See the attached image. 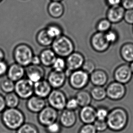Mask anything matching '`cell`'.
Returning a JSON list of instances; mask_svg holds the SVG:
<instances>
[{"label":"cell","instance_id":"cell-1","mask_svg":"<svg viewBox=\"0 0 133 133\" xmlns=\"http://www.w3.org/2000/svg\"><path fill=\"white\" fill-rule=\"evenodd\" d=\"M108 128L114 132L122 131L129 121V115L124 108L116 107L109 111L106 119Z\"/></svg>","mask_w":133,"mask_h":133},{"label":"cell","instance_id":"cell-2","mask_svg":"<svg viewBox=\"0 0 133 133\" xmlns=\"http://www.w3.org/2000/svg\"><path fill=\"white\" fill-rule=\"evenodd\" d=\"M1 121L8 130H16L25 123V116L17 108H6L2 113Z\"/></svg>","mask_w":133,"mask_h":133},{"label":"cell","instance_id":"cell-3","mask_svg":"<svg viewBox=\"0 0 133 133\" xmlns=\"http://www.w3.org/2000/svg\"><path fill=\"white\" fill-rule=\"evenodd\" d=\"M51 49L57 56L66 58L75 51L74 42L68 36L62 35L53 41Z\"/></svg>","mask_w":133,"mask_h":133},{"label":"cell","instance_id":"cell-4","mask_svg":"<svg viewBox=\"0 0 133 133\" xmlns=\"http://www.w3.org/2000/svg\"><path fill=\"white\" fill-rule=\"evenodd\" d=\"M34 56V54L32 48L25 43L17 45L13 52V57L15 62L25 68L31 65Z\"/></svg>","mask_w":133,"mask_h":133},{"label":"cell","instance_id":"cell-5","mask_svg":"<svg viewBox=\"0 0 133 133\" xmlns=\"http://www.w3.org/2000/svg\"><path fill=\"white\" fill-rule=\"evenodd\" d=\"M69 83L75 90H83L90 82V75L82 69L72 71L69 76Z\"/></svg>","mask_w":133,"mask_h":133},{"label":"cell","instance_id":"cell-6","mask_svg":"<svg viewBox=\"0 0 133 133\" xmlns=\"http://www.w3.org/2000/svg\"><path fill=\"white\" fill-rule=\"evenodd\" d=\"M49 106L58 111L65 109L67 98L65 93L59 89H53L47 98Z\"/></svg>","mask_w":133,"mask_h":133},{"label":"cell","instance_id":"cell-7","mask_svg":"<svg viewBox=\"0 0 133 133\" xmlns=\"http://www.w3.org/2000/svg\"><path fill=\"white\" fill-rule=\"evenodd\" d=\"M14 92L20 99H27L34 95V83L27 78L15 82Z\"/></svg>","mask_w":133,"mask_h":133},{"label":"cell","instance_id":"cell-8","mask_svg":"<svg viewBox=\"0 0 133 133\" xmlns=\"http://www.w3.org/2000/svg\"><path fill=\"white\" fill-rule=\"evenodd\" d=\"M105 89L107 97L112 101H120L124 98L127 92L125 85L115 81L110 83Z\"/></svg>","mask_w":133,"mask_h":133},{"label":"cell","instance_id":"cell-9","mask_svg":"<svg viewBox=\"0 0 133 133\" xmlns=\"http://www.w3.org/2000/svg\"><path fill=\"white\" fill-rule=\"evenodd\" d=\"M130 65L127 64H123L116 68L113 73L115 81L125 85L130 82L133 78Z\"/></svg>","mask_w":133,"mask_h":133},{"label":"cell","instance_id":"cell-10","mask_svg":"<svg viewBox=\"0 0 133 133\" xmlns=\"http://www.w3.org/2000/svg\"><path fill=\"white\" fill-rule=\"evenodd\" d=\"M58 116L57 110L49 105L46 106L38 113V122L41 125L45 127L56 122Z\"/></svg>","mask_w":133,"mask_h":133},{"label":"cell","instance_id":"cell-11","mask_svg":"<svg viewBox=\"0 0 133 133\" xmlns=\"http://www.w3.org/2000/svg\"><path fill=\"white\" fill-rule=\"evenodd\" d=\"M90 43L94 50L99 53L105 52L110 46L105 38L104 33L97 31L92 36Z\"/></svg>","mask_w":133,"mask_h":133},{"label":"cell","instance_id":"cell-12","mask_svg":"<svg viewBox=\"0 0 133 133\" xmlns=\"http://www.w3.org/2000/svg\"><path fill=\"white\" fill-rule=\"evenodd\" d=\"M85 59L83 54L79 52L74 51L65 59L66 70L72 72L81 69Z\"/></svg>","mask_w":133,"mask_h":133},{"label":"cell","instance_id":"cell-13","mask_svg":"<svg viewBox=\"0 0 133 133\" xmlns=\"http://www.w3.org/2000/svg\"><path fill=\"white\" fill-rule=\"evenodd\" d=\"M25 70L26 78L34 84L44 79L45 71L41 65L31 64L25 67Z\"/></svg>","mask_w":133,"mask_h":133},{"label":"cell","instance_id":"cell-14","mask_svg":"<svg viewBox=\"0 0 133 133\" xmlns=\"http://www.w3.org/2000/svg\"><path fill=\"white\" fill-rule=\"evenodd\" d=\"M67 77L65 72H59L52 70L49 72L47 81L53 89H59L65 85Z\"/></svg>","mask_w":133,"mask_h":133},{"label":"cell","instance_id":"cell-15","mask_svg":"<svg viewBox=\"0 0 133 133\" xmlns=\"http://www.w3.org/2000/svg\"><path fill=\"white\" fill-rule=\"evenodd\" d=\"M6 75L8 79L16 82L24 77L25 75V67L16 62L12 63L9 65Z\"/></svg>","mask_w":133,"mask_h":133},{"label":"cell","instance_id":"cell-16","mask_svg":"<svg viewBox=\"0 0 133 133\" xmlns=\"http://www.w3.org/2000/svg\"><path fill=\"white\" fill-rule=\"evenodd\" d=\"M46 106V103L45 99L34 95L27 99L26 103L27 110L33 113H39Z\"/></svg>","mask_w":133,"mask_h":133},{"label":"cell","instance_id":"cell-17","mask_svg":"<svg viewBox=\"0 0 133 133\" xmlns=\"http://www.w3.org/2000/svg\"><path fill=\"white\" fill-rule=\"evenodd\" d=\"M76 121L77 116L75 111L65 109L59 115V124L65 128H71L75 125Z\"/></svg>","mask_w":133,"mask_h":133},{"label":"cell","instance_id":"cell-18","mask_svg":"<svg viewBox=\"0 0 133 133\" xmlns=\"http://www.w3.org/2000/svg\"><path fill=\"white\" fill-rule=\"evenodd\" d=\"M107 73L102 69H96L90 75V82L94 87H104L108 82Z\"/></svg>","mask_w":133,"mask_h":133},{"label":"cell","instance_id":"cell-19","mask_svg":"<svg viewBox=\"0 0 133 133\" xmlns=\"http://www.w3.org/2000/svg\"><path fill=\"white\" fill-rule=\"evenodd\" d=\"M79 117L84 124H93L96 119V109L90 105L81 107Z\"/></svg>","mask_w":133,"mask_h":133},{"label":"cell","instance_id":"cell-20","mask_svg":"<svg viewBox=\"0 0 133 133\" xmlns=\"http://www.w3.org/2000/svg\"><path fill=\"white\" fill-rule=\"evenodd\" d=\"M125 10L121 5L110 7L106 12V18L112 24H117L123 20Z\"/></svg>","mask_w":133,"mask_h":133},{"label":"cell","instance_id":"cell-21","mask_svg":"<svg viewBox=\"0 0 133 133\" xmlns=\"http://www.w3.org/2000/svg\"><path fill=\"white\" fill-rule=\"evenodd\" d=\"M53 89L47 79H44L34 84V94L43 99H46Z\"/></svg>","mask_w":133,"mask_h":133},{"label":"cell","instance_id":"cell-22","mask_svg":"<svg viewBox=\"0 0 133 133\" xmlns=\"http://www.w3.org/2000/svg\"><path fill=\"white\" fill-rule=\"evenodd\" d=\"M41 65L45 67H51L57 56L52 49L45 48L39 55Z\"/></svg>","mask_w":133,"mask_h":133},{"label":"cell","instance_id":"cell-23","mask_svg":"<svg viewBox=\"0 0 133 133\" xmlns=\"http://www.w3.org/2000/svg\"><path fill=\"white\" fill-rule=\"evenodd\" d=\"M47 11L51 17L58 19L64 14L65 7L61 2L51 1L48 5Z\"/></svg>","mask_w":133,"mask_h":133},{"label":"cell","instance_id":"cell-24","mask_svg":"<svg viewBox=\"0 0 133 133\" xmlns=\"http://www.w3.org/2000/svg\"><path fill=\"white\" fill-rule=\"evenodd\" d=\"M119 53L125 62L130 63L133 61V43L127 42L121 46Z\"/></svg>","mask_w":133,"mask_h":133},{"label":"cell","instance_id":"cell-25","mask_svg":"<svg viewBox=\"0 0 133 133\" xmlns=\"http://www.w3.org/2000/svg\"><path fill=\"white\" fill-rule=\"evenodd\" d=\"M75 97L81 107L90 105L92 100L90 92L84 89L79 90Z\"/></svg>","mask_w":133,"mask_h":133},{"label":"cell","instance_id":"cell-26","mask_svg":"<svg viewBox=\"0 0 133 133\" xmlns=\"http://www.w3.org/2000/svg\"><path fill=\"white\" fill-rule=\"evenodd\" d=\"M36 42L42 46L48 47L52 45L54 40L49 36L45 28L38 31L36 36Z\"/></svg>","mask_w":133,"mask_h":133},{"label":"cell","instance_id":"cell-27","mask_svg":"<svg viewBox=\"0 0 133 133\" xmlns=\"http://www.w3.org/2000/svg\"><path fill=\"white\" fill-rule=\"evenodd\" d=\"M45 29L49 36L53 40L63 35V29L57 24H49Z\"/></svg>","mask_w":133,"mask_h":133},{"label":"cell","instance_id":"cell-28","mask_svg":"<svg viewBox=\"0 0 133 133\" xmlns=\"http://www.w3.org/2000/svg\"><path fill=\"white\" fill-rule=\"evenodd\" d=\"M92 99L97 101L104 100L107 97L106 89L103 87H94L90 92Z\"/></svg>","mask_w":133,"mask_h":133},{"label":"cell","instance_id":"cell-29","mask_svg":"<svg viewBox=\"0 0 133 133\" xmlns=\"http://www.w3.org/2000/svg\"><path fill=\"white\" fill-rule=\"evenodd\" d=\"M4 98L6 108H17L20 104V98L14 92L6 94Z\"/></svg>","mask_w":133,"mask_h":133},{"label":"cell","instance_id":"cell-30","mask_svg":"<svg viewBox=\"0 0 133 133\" xmlns=\"http://www.w3.org/2000/svg\"><path fill=\"white\" fill-rule=\"evenodd\" d=\"M112 24L107 18L101 19L96 24V28L97 32L105 33L111 29Z\"/></svg>","mask_w":133,"mask_h":133},{"label":"cell","instance_id":"cell-31","mask_svg":"<svg viewBox=\"0 0 133 133\" xmlns=\"http://www.w3.org/2000/svg\"><path fill=\"white\" fill-rule=\"evenodd\" d=\"M52 70L59 72H65L66 70V63L64 58L57 56L52 65Z\"/></svg>","mask_w":133,"mask_h":133},{"label":"cell","instance_id":"cell-32","mask_svg":"<svg viewBox=\"0 0 133 133\" xmlns=\"http://www.w3.org/2000/svg\"><path fill=\"white\" fill-rule=\"evenodd\" d=\"M15 82L9 79H3L0 84V88L2 91L6 94L14 92Z\"/></svg>","mask_w":133,"mask_h":133},{"label":"cell","instance_id":"cell-33","mask_svg":"<svg viewBox=\"0 0 133 133\" xmlns=\"http://www.w3.org/2000/svg\"><path fill=\"white\" fill-rule=\"evenodd\" d=\"M16 131V133H39L38 128L29 123H25Z\"/></svg>","mask_w":133,"mask_h":133},{"label":"cell","instance_id":"cell-34","mask_svg":"<svg viewBox=\"0 0 133 133\" xmlns=\"http://www.w3.org/2000/svg\"><path fill=\"white\" fill-rule=\"evenodd\" d=\"M104 36L107 42L110 45L116 43L119 40V34L117 31L113 29L104 33Z\"/></svg>","mask_w":133,"mask_h":133},{"label":"cell","instance_id":"cell-35","mask_svg":"<svg viewBox=\"0 0 133 133\" xmlns=\"http://www.w3.org/2000/svg\"><path fill=\"white\" fill-rule=\"evenodd\" d=\"M81 69L89 75L91 74L96 69L95 62L90 59H85Z\"/></svg>","mask_w":133,"mask_h":133},{"label":"cell","instance_id":"cell-36","mask_svg":"<svg viewBox=\"0 0 133 133\" xmlns=\"http://www.w3.org/2000/svg\"><path fill=\"white\" fill-rule=\"evenodd\" d=\"M109 111L104 107H99L96 109V119L101 121H106Z\"/></svg>","mask_w":133,"mask_h":133},{"label":"cell","instance_id":"cell-37","mask_svg":"<svg viewBox=\"0 0 133 133\" xmlns=\"http://www.w3.org/2000/svg\"><path fill=\"white\" fill-rule=\"evenodd\" d=\"M93 124L97 132H103L108 129L106 121H101L96 119Z\"/></svg>","mask_w":133,"mask_h":133},{"label":"cell","instance_id":"cell-38","mask_svg":"<svg viewBox=\"0 0 133 133\" xmlns=\"http://www.w3.org/2000/svg\"><path fill=\"white\" fill-rule=\"evenodd\" d=\"M79 107L78 103L75 97H72L67 99L65 109L67 110L75 111Z\"/></svg>","mask_w":133,"mask_h":133},{"label":"cell","instance_id":"cell-39","mask_svg":"<svg viewBox=\"0 0 133 133\" xmlns=\"http://www.w3.org/2000/svg\"><path fill=\"white\" fill-rule=\"evenodd\" d=\"M61 125L59 123L56 122L45 127L47 133H60L61 131Z\"/></svg>","mask_w":133,"mask_h":133},{"label":"cell","instance_id":"cell-40","mask_svg":"<svg viewBox=\"0 0 133 133\" xmlns=\"http://www.w3.org/2000/svg\"><path fill=\"white\" fill-rule=\"evenodd\" d=\"M78 133H97L93 124H84L80 129Z\"/></svg>","mask_w":133,"mask_h":133},{"label":"cell","instance_id":"cell-41","mask_svg":"<svg viewBox=\"0 0 133 133\" xmlns=\"http://www.w3.org/2000/svg\"><path fill=\"white\" fill-rule=\"evenodd\" d=\"M123 20L126 23L133 25V9L125 11Z\"/></svg>","mask_w":133,"mask_h":133},{"label":"cell","instance_id":"cell-42","mask_svg":"<svg viewBox=\"0 0 133 133\" xmlns=\"http://www.w3.org/2000/svg\"><path fill=\"white\" fill-rule=\"evenodd\" d=\"M8 66L9 65L5 60L0 61V78L6 74Z\"/></svg>","mask_w":133,"mask_h":133},{"label":"cell","instance_id":"cell-43","mask_svg":"<svg viewBox=\"0 0 133 133\" xmlns=\"http://www.w3.org/2000/svg\"><path fill=\"white\" fill-rule=\"evenodd\" d=\"M121 5L125 10L133 9V0H121Z\"/></svg>","mask_w":133,"mask_h":133},{"label":"cell","instance_id":"cell-44","mask_svg":"<svg viewBox=\"0 0 133 133\" xmlns=\"http://www.w3.org/2000/svg\"><path fill=\"white\" fill-rule=\"evenodd\" d=\"M6 108L4 96L0 94V114H2Z\"/></svg>","mask_w":133,"mask_h":133},{"label":"cell","instance_id":"cell-45","mask_svg":"<svg viewBox=\"0 0 133 133\" xmlns=\"http://www.w3.org/2000/svg\"><path fill=\"white\" fill-rule=\"evenodd\" d=\"M106 3L110 7L121 5V0H105Z\"/></svg>","mask_w":133,"mask_h":133},{"label":"cell","instance_id":"cell-46","mask_svg":"<svg viewBox=\"0 0 133 133\" xmlns=\"http://www.w3.org/2000/svg\"><path fill=\"white\" fill-rule=\"evenodd\" d=\"M31 64L33 65H41V62L39 56L34 55L31 60Z\"/></svg>","mask_w":133,"mask_h":133},{"label":"cell","instance_id":"cell-47","mask_svg":"<svg viewBox=\"0 0 133 133\" xmlns=\"http://www.w3.org/2000/svg\"><path fill=\"white\" fill-rule=\"evenodd\" d=\"M5 53L3 50L0 48V61L5 60Z\"/></svg>","mask_w":133,"mask_h":133},{"label":"cell","instance_id":"cell-48","mask_svg":"<svg viewBox=\"0 0 133 133\" xmlns=\"http://www.w3.org/2000/svg\"><path fill=\"white\" fill-rule=\"evenodd\" d=\"M130 68L131 69V70L133 74V61L131 63H130Z\"/></svg>","mask_w":133,"mask_h":133},{"label":"cell","instance_id":"cell-49","mask_svg":"<svg viewBox=\"0 0 133 133\" xmlns=\"http://www.w3.org/2000/svg\"><path fill=\"white\" fill-rule=\"evenodd\" d=\"M51 1H55V2H61L62 0H51Z\"/></svg>","mask_w":133,"mask_h":133},{"label":"cell","instance_id":"cell-50","mask_svg":"<svg viewBox=\"0 0 133 133\" xmlns=\"http://www.w3.org/2000/svg\"><path fill=\"white\" fill-rule=\"evenodd\" d=\"M2 1V0H0V2H1Z\"/></svg>","mask_w":133,"mask_h":133},{"label":"cell","instance_id":"cell-51","mask_svg":"<svg viewBox=\"0 0 133 133\" xmlns=\"http://www.w3.org/2000/svg\"><path fill=\"white\" fill-rule=\"evenodd\" d=\"M132 29H133V27H132Z\"/></svg>","mask_w":133,"mask_h":133}]
</instances>
